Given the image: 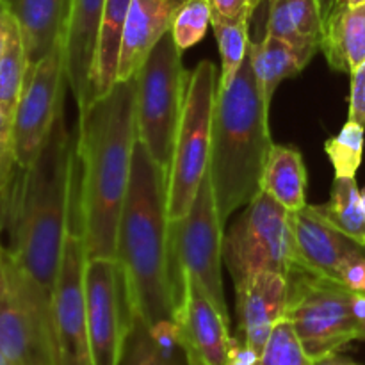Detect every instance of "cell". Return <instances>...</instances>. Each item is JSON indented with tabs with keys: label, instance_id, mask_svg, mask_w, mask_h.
Instances as JSON below:
<instances>
[{
	"label": "cell",
	"instance_id": "1",
	"mask_svg": "<svg viewBox=\"0 0 365 365\" xmlns=\"http://www.w3.org/2000/svg\"><path fill=\"white\" fill-rule=\"evenodd\" d=\"M138 77L118 81L81 109L77 159L82 168L78 220L88 259L116 257L118 228L138 141Z\"/></svg>",
	"mask_w": 365,
	"mask_h": 365
},
{
	"label": "cell",
	"instance_id": "2",
	"mask_svg": "<svg viewBox=\"0 0 365 365\" xmlns=\"http://www.w3.org/2000/svg\"><path fill=\"white\" fill-rule=\"evenodd\" d=\"M77 138L64 123V102L36 163L25 171L14 207L11 257L32 287L52 305L70 225Z\"/></svg>",
	"mask_w": 365,
	"mask_h": 365
},
{
	"label": "cell",
	"instance_id": "3",
	"mask_svg": "<svg viewBox=\"0 0 365 365\" xmlns=\"http://www.w3.org/2000/svg\"><path fill=\"white\" fill-rule=\"evenodd\" d=\"M116 259L127 273L135 314L148 327L173 319L168 173L139 139L118 228Z\"/></svg>",
	"mask_w": 365,
	"mask_h": 365
},
{
	"label": "cell",
	"instance_id": "4",
	"mask_svg": "<svg viewBox=\"0 0 365 365\" xmlns=\"http://www.w3.org/2000/svg\"><path fill=\"white\" fill-rule=\"evenodd\" d=\"M269 106L250 56L230 84L217 86L207 171L223 223L260 192V177L273 146Z\"/></svg>",
	"mask_w": 365,
	"mask_h": 365
},
{
	"label": "cell",
	"instance_id": "5",
	"mask_svg": "<svg viewBox=\"0 0 365 365\" xmlns=\"http://www.w3.org/2000/svg\"><path fill=\"white\" fill-rule=\"evenodd\" d=\"M287 309L285 319L291 321L303 348L316 360L359 341L360 323L353 314V292L342 282L324 277L298 264L285 277Z\"/></svg>",
	"mask_w": 365,
	"mask_h": 365
},
{
	"label": "cell",
	"instance_id": "6",
	"mask_svg": "<svg viewBox=\"0 0 365 365\" xmlns=\"http://www.w3.org/2000/svg\"><path fill=\"white\" fill-rule=\"evenodd\" d=\"M171 31L160 38L138 71V139L170 171L189 75Z\"/></svg>",
	"mask_w": 365,
	"mask_h": 365
},
{
	"label": "cell",
	"instance_id": "7",
	"mask_svg": "<svg viewBox=\"0 0 365 365\" xmlns=\"http://www.w3.org/2000/svg\"><path fill=\"white\" fill-rule=\"evenodd\" d=\"M216 64L198 63L189 75L184 109L168 171V220L178 221L191 210L209 166L212 114L216 102Z\"/></svg>",
	"mask_w": 365,
	"mask_h": 365
},
{
	"label": "cell",
	"instance_id": "8",
	"mask_svg": "<svg viewBox=\"0 0 365 365\" xmlns=\"http://www.w3.org/2000/svg\"><path fill=\"white\" fill-rule=\"evenodd\" d=\"M223 221L217 212L209 171L187 216L170 221V278L177 310L184 274L200 282L221 312L228 314L223 291Z\"/></svg>",
	"mask_w": 365,
	"mask_h": 365
},
{
	"label": "cell",
	"instance_id": "9",
	"mask_svg": "<svg viewBox=\"0 0 365 365\" xmlns=\"http://www.w3.org/2000/svg\"><path fill=\"white\" fill-rule=\"evenodd\" d=\"M223 262L234 287L262 271L287 277L298 264L289 210L260 191L223 239Z\"/></svg>",
	"mask_w": 365,
	"mask_h": 365
},
{
	"label": "cell",
	"instance_id": "10",
	"mask_svg": "<svg viewBox=\"0 0 365 365\" xmlns=\"http://www.w3.org/2000/svg\"><path fill=\"white\" fill-rule=\"evenodd\" d=\"M0 348L9 365H53L52 305L0 246Z\"/></svg>",
	"mask_w": 365,
	"mask_h": 365
},
{
	"label": "cell",
	"instance_id": "11",
	"mask_svg": "<svg viewBox=\"0 0 365 365\" xmlns=\"http://www.w3.org/2000/svg\"><path fill=\"white\" fill-rule=\"evenodd\" d=\"M84 291L93 365H120L135 317L127 273L120 260L116 257L88 259Z\"/></svg>",
	"mask_w": 365,
	"mask_h": 365
},
{
	"label": "cell",
	"instance_id": "12",
	"mask_svg": "<svg viewBox=\"0 0 365 365\" xmlns=\"http://www.w3.org/2000/svg\"><path fill=\"white\" fill-rule=\"evenodd\" d=\"M88 255L81 227L70 216L52 296L53 365H93L86 314L84 271Z\"/></svg>",
	"mask_w": 365,
	"mask_h": 365
},
{
	"label": "cell",
	"instance_id": "13",
	"mask_svg": "<svg viewBox=\"0 0 365 365\" xmlns=\"http://www.w3.org/2000/svg\"><path fill=\"white\" fill-rule=\"evenodd\" d=\"M66 84L64 45L59 43L45 59L29 70L24 91L14 109L13 148L20 170L27 171L45 146L57 110L64 102Z\"/></svg>",
	"mask_w": 365,
	"mask_h": 365
},
{
	"label": "cell",
	"instance_id": "14",
	"mask_svg": "<svg viewBox=\"0 0 365 365\" xmlns=\"http://www.w3.org/2000/svg\"><path fill=\"white\" fill-rule=\"evenodd\" d=\"M173 321L180 348L189 365H227L235 339L228 330V314L221 312L205 289L191 274H184L182 299Z\"/></svg>",
	"mask_w": 365,
	"mask_h": 365
},
{
	"label": "cell",
	"instance_id": "15",
	"mask_svg": "<svg viewBox=\"0 0 365 365\" xmlns=\"http://www.w3.org/2000/svg\"><path fill=\"white\" fill-rule=\"evenodd\" d=\"M292 237L299 260L309 269L341 282V271L349 260L365 255V248L331 227L314 205L289 212Z\"/></svg>",
	"mask_w": 365,
	"mask_h": 365
},
{
	"label": "cell",
	"instance_id": "16",
	"mask_svg": "<svg viewBox=\"0 0 365 365\" xmlns=\"http://www.w3.org/2000/svg\"><path fill=\"white\" fill-rule=\"evenodd\" d=\"M235 305L242 342L260 355L273 328L285 317L287 280L274 271L257 273L235 287Z\"/></svg>",
	"mask_w": 365,
	"mask_h": 365
},
{
	"label": "cell",
	"instance_id": "17",
	"mask_svg": "<svg viewBox=\"0 0 365 365\" xmlns=\"http://www.w3.org/2000/svg\"><path fill=\"white\" fill-rule=\"evenodd\" d=\"M106 0H70L64 29V71L78 109L86 106Z\"/></svg>",
	"mask_w": 365,
	"mask_h": 365
},
{
	"label": "cell",
	"instance_id": "18",
	"mask_svg": "<svg viewBox=\"0 0 365 365\" xmlns=\"http://www.w3.org/2000/svg\"><path fill=\"white\" fill-rule=\"evenodd\" d=\"M185 0H132L121 39L118 81L135 77L153 46L171 31ZM116 81V82H118Z\"/></svg>",
	"mask_w": 365,
	"mask_h": 365
},
{
	"label": "cell",
	"instance_id": "19",
	"mask_svg": "<svg viewBox=\"0 0 365 365\" xmlns=\"http://www.w3.org/2000/svg\"><path fill=\"white\" fill-rule=\"evenodd\" d=\"M20 27L29 70L64 41L70 0H6Z\"/></svg>",
	"mask_w": 365,
	"mask_h": 365
},
{
	"label": "cell",
	"instance_id": "20",
	"mask_svg": "<svg viewBox=\"0 0 365 365\" xmlns=\"http://www.w3.org/2000/svg\"><path fill=\"white\" fill-rule=\"evenodd\" d=\"M331 70L353 73L365 63V2L337 6L324 24L323 43Z\"/></svg>",
	"mask_w": 365,
	"mask_h": 365
},
{
	"label": "cell",
	"instance_id": "21",
	"mask_svg": "<svg viewBox=\"0 0 365 365\" xmlns=\"http://www.w3.org/2000/svg\"><path fill=\"white\" fill-rule=\"evenodd\" d=\"M317 50L319 48L316 46L292 45L269 34H266V38L259 43L250 41L248 56L264 98L271 103L280 82L303 71V68L314 59Z\"/></svg>",
	"mask_w": 365,
	"mask_h": 365
},
{
	"label": "cell",
	"instance_id": "22",
	"mask_svg": "<svg viewBox=\"0 0 365 365\" xmlns=\"http://www.w3.org/2000/svg\"><path fill=\"white\" fill-rule=\"evenodd\" d=\"M260 191L277 200L289 212L307 205V166L294 146L273 145L260 177Z\"/></svg>",
	"mask_w": 365,
	"mask_h": 365
},
{
	"label": "cell",
	"instance_id": "23",
	"mask_svg": "<svg viewBox=\"0 0 365 365\" xmlns=\"http://www.w3.org/2000/svg\"><path fill=\"white\" fill-rule=\"evenodd\" d=\"M130 2L132 0H106L95 64H93L91 84H89V96L86 103L107 95L116 84L121 39H123L125 21H127Z\"/></svg>",
	"mask_w": 365,
	"mask_h": 365
},
{
	"label": "cell",
	"instance_id": "24",
	"mask_svg": "<svg viewBox=\"0 0 365 365\" xmlns=\"http://www.w3.org/2000/svg\"><path fill=\"white\" fill-rule=\"evenodd\" d=\"M323 31L316 0H267L266 34L321 50Z\"/></svg>",
	"mask_w": 365,
	"mask_h": 365
},
{
	"label": "cell",
	"instance_id": "25",
	"mask_svg": "<svg viewBox=\"0 0 365 365\" xmlns=\"http://www.w3.org/2000/svg\"><path fill=\"white\" fill-rule=\"evenodd\" d=\"M314 207L331 227L365 248V214L355 178H335L330 202Z\"/></svg>",
	"mask_w": 365,
	"mask_h": 365
},
{
	"label": "cell",
	"instance_id": "26",
	"mask_svg": "<svg viewBox=\"0 0 365 365\" xmlns=\"http://www.w3.org/2000/svg\"><path fill=\"white\" fill-rule=\"evenodd\" d=\"M29 73L27 52H25L24 38L20 27L11 14L7 24L6 43L0 53V109L13 118L18 106L25 81Z\"/></svg>",
	"mask_w": 365,
	"mask_h": 365
},
{
	"label": "cell",
	"instance_id": "27",
	"mask_svg": "<svg viewBox=\"0 0 365 365\" xmlns=\"http://www.w3.org/2000/svg\"><path fill=\"white\" fill-rule=\"evenodd\" d=\"M221 56V75L217 86H227L234 81L242 61L248 56L250 21H228L223 18H210Z\"/></svg>",
	"mask_w": 365,
	"mask_h": 365
},
{
	"label": "cell",
	"instance_id": "28",
	"mask_svg": "<svg viewBox=\"0 0 365 365\" xmlns=\"http://www.w3.org/2000/svg\"><path fill=\"white\" fill-rule=\"evenodd\" d=\"M364 125L348 120L337 135L324 143V152L335 170V178H355L364 153Z\"/></svg>",
	"mask_w": 365,
	"mask_h": 365
},
{
	"label": "cell",
	"instance_id": "29",
	"mask_svg": "<svg viewBox=\"0 0 365 365\" xmlns=\"http://www.w3.org/2000/svg\"><path fill=\"white\" fill-rule=\"evenodd\" d=\"M257 365H314V360L303 348L291 321L284 317L271 331Z\"/></svg>",
	"mask_w": 365,
	"mask_h": 365
},
{
	"label": "cell",
	"instance_id": "30",
	"mask_svg": "<svg viewBox=\"0 0 365 365\" xmlns=\"http://www.w3.org/2000/svg\"><path fill=\"white\" fill-rule=\"evenodd\" d=\"M212 18L209 0H185L171 25V34L180 50L191 48L205 36Z\"/></svg>",
	"mask_w": 365,
	"mask_h": 365
},
{
	"label": "cell",
	"instance_id": "31",
	"mask_svg": "<svg viewBox=\"0 0 365 365\" xmlns=\"http://www.w3.org/2000/svg\"><path fill=\"white\" fill-rule=\"evenodd\" d=\"M120 365H171L157 348L148 324L138 314H135L134 324L128 334Z\"/></svg>",
	"mask_w": 365,
	"mask_h": 365
},
{
	"label": "cell",
	"instance_id": "32",
	"mask_svg": "<svg viewBox=\"0 0 365 365\" xmlns=\"http://www.w3.org/2000/svg\"><path fill=\"white\" fill-rule=\"evenodd\" d=\"M13 166H16L13 148V118L0 109V202L7 192Z\"/></svg>",
	"mask_w": 365,
	"mask_h": 365
},
{
	"label": "cell",
	"instance_id": "33",
	"mask_svg": "<svg viewBox=\"0 0 365 365\" xmlns=\"http://www.w3.org/2000/svg\"><path fill=\"white\" fill-rule=\"evenodd\" d=\"M150 328V334H152L153 341H155L157 348L163 353L164 359L168 360L171 365H180V356L182 348H180V337H178V327L173 319H164L155 323ZM184 355V353H182Z\"/></svg>",
	"mask_w": 365,
	"mask_h": 365
},
{
	"label": "cell",
	"instance_id": "34",
	"mask_svg": "<svg viewBox=\"0 0 365 365\" xmlns=\"http://www.w3.org/2000/svg\"><path fill=\"white\" fill-rule=\"evenodd\" d=\"M262 0H209L212 16L228 21H250Z\"/></svg>",
	"mask_w": 365,
	"mask_h": 365
},
{
	"label": "cell",
	"instance_id": "35",
	"mask_svg": "<svg viewBox=\"0 0 365 365\" xmlns=\"http://www.w3.org/2000/svg\"><path fill=\"white\" fill-rule=\"evenodd\" d=\"M348 120L365 125V63L351 73V93H349Z\"/></svg>",
	"mask_w": 365,
	"mask_h": 365
},
{
	"label": "cell",
	"instance_id": "36",
	"mask_svg": "<svg viewBox=\"0 0 365 365\" xmlns=\"http://www.w3.org/2000/svg\"><path fill=\"white\" fill-rule=\"evenodd\" d=\"M341 282L351 291L365 292V255L349 260L342 267Z\"/></svg>",
	"mask_w": 365,
	"mask_h": 365
},
{
	"label": "cell",
	"instance_id": "37",
	"mask_svg": "<svg viewBox=\"0 0 365 365\" xmlns=\"http://www.w3.org/2000/svg\"><path fill=\"white\" fill-rule=\"evenodd\" d=\"M259 353H255L252 348H248L245 342L241 344V342L235 339V344L234 348H232L230 359H228L227 365H257L259 364Z\"/></svg>",
	"mask_w": 365,
	"mask_h": 365
},
{
	"label": "cell",
	"instance_id": "38",
	"mask_svg": "<svg viewBox=\"0 0 365 365\" xmlns=\"http://www.w3.org/2000/svg\"><path fill=\"white\" fill-rule=\"evenodd\" d=\"M9 16H11V11H9V7H7L6 0H0V53H2L4 43H6Z\"/></svg>",
	"mask_w": 365,
	"mask_h": 365
},
{
	"label": "cell",
	"instance_id": "39",
	"mask_svg": "<svg viewBox=\"0 0 365 365\" xmlns=\"http://www.w3.org/2000/svg\"><path fill=\"white\" fill-rule=\"evenodd\" d=\"M351 307H353V314H355L360 327H362V324H365V292H359V291L353 292Z\"/></svg>",
	"mask_w": 365,
	"mask_h": 365
},
{
	"label": "cell",
	"instance_id": "40",
	"mask_svg": "<svg viewBox=\"0 0 365 365\" xmlns=\"http://www.w3.org/2000/svg\"><path fill=\"white\" fill-rule=\"evenodd\" d=\"M314 365H362V364L355 362V360L348 359V356H342L341 353H331V355L316 360Z\"/></svg>",
	"mask_w": 365,
	"mask_h": 365
},
{
	"label": "cell",
	"instance_id": "41",
	"mask_svg": "<svg viewBox=\"0 0 365 365\" xmlns=\"http://www.w3.org/2000/svg\"><path fill=\"white\" fill-rule=\"evenodd\" d=\"M316 4H317V9H319L321 20H323V25H324L328 18L331 16V13L335 11V7H337L339 0H316Z\"/></svg>",
	"mask_w": 365,
	"mask_h": 365
},
{
	"label": "cell",
	"instance_id": "42",
	"mask_svg": "<svg viewBox=\"0 0 365 365\" xmlns=\"http://www.w3.org/2000/svg\"><path fill=\"white\" fill-rule=\"evenodd\" d=\"M360 2H365V0H339L337 6H356Z\"/></svg>",
	"mask_w": 365,
	"mask_h": 365
},
{
	"label": "cell",
	"instance_id": "43",
	"mask_svg": "<svg viewBox=\"0 0 365 365\" xmlns=\"http://www.w3.org/2000/svg\"><path fill=\"white\" fill-rule=\"evenodd\" d=\"M0 365H9V362H7V359H6V355H4L2 348H0Z\"/></svg>",
	"mask_w": 365,
	"mask_h": 365
},
{
	"label": "cell",
	"instance_id": "44",
	"mask_svg": "<svg viewBox=\"0 0 365 365\" xmlns=\"http://www.w3.org/2000/svg\"><path fill=\"white\" fill-rule=\"evenodd\" d=\"M359 341H365V324L360 327V331H359Z\"/></svg>",
	"mask_w": 365,
	"mask_h": 365
},
{
	"label": "cell",
	"instance_id": "45",
	"mask_svg": "<svg viewBox=\"0 0 365 365\" xmlns=\"http://www.w3.org/2000/svg\"><path fill=\"white\" fill-rule=\"evenodd\" d=\"M360 195H362V207H364V214H365V187L360 191Z\"/></svg>",
	"mask_w": 365,
	"mask_h": 365
}]
</instances>
